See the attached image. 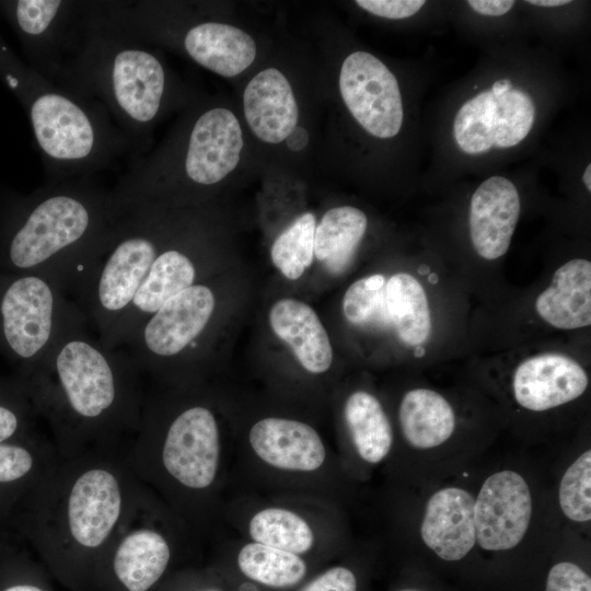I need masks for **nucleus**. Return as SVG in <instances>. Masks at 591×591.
<instances>
[{"label":"nucleus","mask_w":591,"mask_h":591,"mask_svg":"<svg viewBox=\"0 0 591 591\" xmlns=\"http://www.w3.org/2000/svg\"><path fill=\"white\" fill-rule=\"evenodd\" d=\"M398 420L405 440L418 450L441 445L455 428L452 406L441 394L429 389H414L403 396Z\"/></svg>","instance_id":"25"},{"label":"nucleus","mask_w":591,"mask_h":591,"mask_svg":"<svg viewBox=\"0 0 591 591\" xmlns=\"http://www.w3.org/2000/svg\"><path fill=\"white\" fill-rule=\"evenodd\" d=\"M39 417L16 381L0 376V443L39 434Z\"/></svg>","instance_id":"32"},{"label":"nucleus","mask_w":591,"mask_h":591,"mask_svg":"<svg viewBox=\"0 0 591 591\" xmlns=\"http://www.w3.org/2000/svg\"><path fill=\"white\" fill-rule=\"evenodd\" d=\"M197 538L147 487L100 560L91 591H157Z\"/></svg>","instance_id":"8"},{"label":"nucleus","mask_w":591,"mask_h":591,"mask_svg":"<svg viewBox=\"0 0 591 591\" xmlns=\"http://www.w3.org/2000/svg\"><path fill=\"white\" fill-rule=\"evenodd\" d=\"M520 216L514 184L502 176L485 179L474 192L470 206V235L477 254L488 260L503 256Z\"/></svg>","instance_id":"18"},{"label":"nucleus","mask_w":591,"mask_h":591,"mask_svg":"<svg viewBox=\"0 0 591 591\" xmlns=\"http://www.w3.org/2000/svg\"><path fill=\"white\" fill-rule=\"evenodd\" d=\"M123 455L138 480L196 538L215 532L232 482L234 453L209 405L146 397L139 430Z\"/></svg>","instance_id":"3"},{"label":"nucleus","mask_w":591,"mask_h":591,"mask_svg":"<svg viewBox=\"0 0 591 591\" xmlns=\"http://www.w3.org/2000/svg\"><path fill=\"white\" fill-rule=\"evenodd\" d=\"M363 10L391 20L406 19L417 13L425 4L420 0H358Z\"/></svg>","instance_id":"37"},{"label":"nucleus","mask_w":591,"mask_h":591,"mask_svg":"<svg viewBox=\"0 0 591 591\" xmlns=\"http://www.w3.org/2000/svg\"><path fill=\"white\" fill-rule=\"evenodd\" d=\"M538 315L559 329L591 324V263L575 258L560 266L535 301Z\"/></svg>","instance_id":"24"},{"label":"nucleus","mask_w":591,"mask_h":591,"mask_svg":"<svg viewBox=\"0 0 591 591\" xmlns=\"http://www.w3.org/2000/svg\"><path fill=\"white\" fill-rule=\"evenodd\" d=\"M355 572L346 566H333L322 571L298 591H357Z\"/></svg>","instance_id":"36"},{"label":"nucleus","mask_w":591,"mask_h":591,"mask_svg":"<svg viewBox=\"0 0 591 591\" xmlns=\"http://www.w3.org/2000/svg\"><path fill=\"white\" fill-rule=\"evenodd\" d=\"M227 500L222 520L244 540L306 557L327 542L325 500L293 495L241 494Z\"/></svg>","instance_id":"10"},{"label":"nucleus","mask_w":591,"mask_h":591,"mask_svg":"<svg viewBox=\"0 0 591 591\" xmlns=\"http://www.w3.org/2000/svg\"><path fill=\"white\" fill-rule=\"evenodd\" d=\"M16 542L0 561V591H56L46 568L34 560Z\"/></svg>","instance_id":"33"},{"label":"nucleus","mask_w":591,"mask_h":591,"mask_svg":"<svg viewBox=\"0 0 591 591\" xmlns=\"http://www.w3.org/2000/svg\"><path fill=\"white\" fill-rule=\"evenodd\" d=\"M182 45L195 62L225 78L243 72L256 57L255 42L247 33L220 22L190 26Z\"/></svg>","instance_id":"23"},{"label":"nucleus","mask_w":591,"mask_h":591,"mask_svg":"<svg viewBox=\"0 0 591 591\" xmlns=\"http://www.w3.org/2000/svg\"><path fill=\"white\" fill-rule=\"evenodd\" d=\"M141 371L123 349L104 346L86 323L66 333L31 370L13 374L61 459L124 453L144 405Z\"/></svg>","instance_id":"2"},{"label":"nucleus","mask_w":591,"mask_h":591,"mask_svg":"<svg viewBox=\"0 0 591 591\" xmlns=\"http://www.w3.org/2000/svg\"><path fill=\"white\" fill-rule=\"evenodd\" d=\"M217 305L213 290L194 283L167 300L132 335L124 348L140 371L157 373L169 360L199 346Z\"/></svg>","instance_id":"12"},{"label":"nucleus","mask_w":591,"mask_h":591,"mask_svg":"<svg viewBox=\"0 0 591 591\" xmlns=\"http://www.w3.org/2000/svg\"><path fill=\"white\" fill-rule=\"evenodd\" d=\"M591 451H584L565 472L558 490L564 514L575 522L591 519Z\"/></svg>","instance_id":"34"},{"label":"nucleus","mask_w":591,"mask_h":591,"mask_svg":"<svg viewBox=\"0 0 591 591\" xmlns=\"http://www.w3.org/2000/svg\"><path fill=\"white\" fill-rule=\"evenodd\" d=\"M235 564L247 579L273 589H290L308 575L305 557L248 540L239 541Z\"/></svg>","instance_id":"29"},{"label":"nucleus","mask_w":591,"mask_h":591,"mask_svg":"<svg viewBox=\"0 0 591 591\" xmlns=\"http://www.w3.org/2000/svg\"><path fill=\"white\" fill-rule=\"evenodd\" d=\"M315 217L302 213L275 240L270 256L274 265L288 279H299L313 262Z\"/></svg>","instance_id":"30"},{"label":"nucleus","mask_w":591,"mask_h":591,"mask_svg":"<svg viewBox=\"0 0 591 591\" xmlns=\"http://www.w3.org/2000/svg\"><path fill=\"white\" fill-rule=\"evenodd\" d=\"M591 164H588L587 165V169L583 173V176H582V179H583V183L587 187V189L590 192L591 190Z\"/></svg>","instance_id":"41"},{"label":"nucleus","mask_w":591,"mask_h":591,"mask_svg":"<svg viewBox=\"0 0 591 591\" xmlns=\"http://www.w3.org/2000/svg\"><path fill=\"white\" fill-rule=\"evenodd\" d=\"M367 227V216L356 207L329 209L315 227V257L329 273L343 274L351 264Z\"/></svg>","instance_id":"27"},{"label":"nucleus","mask_w":591,"mask_h":591,"mask_svg":"<svg viewBox=\"0 0 591 591\" xmlns=\"http://www.w3.org/2000/svg\"><path fill=\"white\" fill-rule=\"evenodd\" d=\"M121 215L90 177L10 193L0 201V270L44 276L68 294Z\"/></svg>","instance_id":"4"},{"label":"nucleus","mask_w":591,"mask_h":591,"mask_svg":"<svg viewBox=\"0 0 591 591\" xmlns=\"http://www.w3.org/2000/svg\"><path fill=\"white\" fill-rule=\"evenodd\" d=\"M535 106L531 96L519 89L497 95L483 91L465 102L455 115L453 136L467 154L485 153L491 148L519 144L531 131Z\"/></svg>","instance_id":"13"},{"label":"nucleus","mask_w":591,"mask_h":591,"mask_svg":"<svg viewBox=\"0 0 591 591\" xmlns=\"http://www.w3.org/2000/svg\"><path fill=\"white\" fill-rule=\"evenodd\" d=\"M473 496L459 487L436 491L427 501L420 526L424 543L441 559H463L476 543Z\"/></svg>","instance_id":"19"},{"label":"nucleus","mask_w":591,"mask_h":591,"mask_svg":"<svg viewBox=\"0 0 591 591\" xmlns=\"http://www.w3.org/2000/svg\"><path fill=\"white\" fill-rule=\"evenodd\" d=\"M339 90L354 118L376 138L396 136L403 124L398 82L390 69L367 51H355L344 60Z\"/></svg>","instance_id":"14"},{"label":"nucleus","mask_w":591,"mask_h":591,"mask_svg":"<svg viewBox=\"0 0 591 591\" xmlns=\"http://www.w3.org/2000/svg\"><path fill=\"white\" fill-rule=\"evenodd\" d=\"M243 445L234 452L232 476L240 470L247 493L326 500L333 455L310 424L264 417L251 425Z\"/></svg>","instance_id":"7"},{"label":"nucleus","mask_w":591,"mask_h":591,"mask_svg":"<svg viewBox=\"0 0 591 591\" xmlns=\"http://www.w3.org/2000/svg\"><path fill=\"white\" fill-rule=\"evenodd\" d=\"M532 517L526 480L514 471H500L482 485L474 501L476 543L485 551H508L524 537Z\"/></svg>","instance_id":"15"},{"label":"nucleus","mask_w":591,"mask_h":591,"mask_svg":"<svg viewBox=\"0 0 591 591\" xmlns=\"http://www.w3.org/2000/svg\"><path fill=\"white\" fill-rule=\"evenodd\" d=\"M309 141V134L303 127L297 126L286 138L287 147L292 151H301Z\"/></svg>","instance_id":"39"},{"label":"nucleus","mask_w":591,"mask_h":591,"mask_svg":"<svg viewBox=\"0 0 591 591\" xmlns=\"http://www.w3.org/2000/svg\"><path fill=\"white\" fill-rule=\"evenodd\" d=\"M84 323L59 283L0 270V355L15 366L14 374L31 370L66 333Z\"/></svg>","instance_id":"9"},{"label":"nucleus","mask_w":591,"mask_h":591,"mask_svg":"<svg viewBox=\"0 0 591 591\" xmlns=\"http://www.w3.org/2000/svg\"><path fill=\"white\" fill-rule=\"evenodd\" d=\"M386 281L375 274L355 281L345 292L343 312L354 325L384 326L391 324L385 300Z\"/></svg>","instance_id":"31"},{"label":"nucleus","mask_w":591,"mask_h":591,"mask_svg":"<svg viewBox=\"0 0 591 591\" xmlns=\"http://www.w3.org/2000/svg\"><path fill=\"white\" fill-rule=\"evenodd\" d=\"M588 383L587 372L576 360L547 352L530 357L518 366L512 389L520 406L543 412L580 397Z\"/></svg>","instance_id":"17"},{"label":"nucleus","mask_w":591,"mask_h":591,"mask_svg":"<svg viewBox=\"0 0 591 591\" xmlns=\"http://www.w3.org/2000/svg\"><path fill=\"white\" fill-rule=\"evenodd\" d=\"M144 491L123 453L59 457L7 526L62 588L91 591L100 560Z\"/></svg>","instance_id":"1"},{"label":"nucleus","mask_w":591,"mask_h":591,"mask_svg":"<svg viewBox=\"0 0 591 591\" xmlns=\"http://www.w3.org/2000/svg\"><path fill=\"white\" fill-rule=\"evenodd\" d=\"M467 4L477 13L499 16L508 13L514 4L512 0H470Z\"/></svg>","instance_id":"38"},{"label":"nucleus","mask_w":591,"mask_h":591,"mask_svg":"<svg viewBox=\"0 0 591 591\" xmlns=\"http://www.w3.org/2000/svg\"><path fill=\"white\" fill-rule=\"evenodd\" d=\"M242 148V129L234 114L224 107L206 109L190 126L181 174L198 187L215 185L236 167Z\"/></svg>","instance_id":"16"},{"label":"nucleus","mask_w":591,"mask_h":591,"mask_svg":"<svg viewBox=\"0 0 591 591\" xmlns=\"http://www.w3.org/2000/svg\"><path fill=\"white\" fill-rule=\"evenodd\" d=\"M274 333L293 351L300 364L310 373L326 372L333 361L328 335L316 312L296 299L278 300L269 311Z\"/></svg>","instance_id":"22"},{"label":"nucleus","mask_w":591,"mask_h":591,"mask_svg":"<svg viewBox=\"0 0 591 591\" xmlns=\"http://www.w3.org/2000/svg\"><path fill=\"white\" fill-rule=\"evenodd\" d=\"M83 25L63 86L100 102L134 149L159 118L167 74L161 59L140 40L101 19L82 1Z\"/></svg>","instance_id":"6"},{"label":"nucleus","mask_w":591,"mask_h":591,"mask_svg":"<svg viewBox=\"0 0 591 591\" xmlns=\"http://www.w3.org/2000/svg\"><path fill=\"white\" fill-rule=\"evenodd\" d=\"M186 591H223V590L213 586H197V587H192Z\"/></svg>","instance_id":"42"},{"label":"nucleus","mask_w":591,"mask_h":591,"mask_svg":"<svg viewBox=\"0 0 591 591\" xmlns=\"http://www.w3.org/2000/svg\"><path fill=\"white\" fill-rule=\"evenodd\" d=\"M398 591H420V590H417V589H402V590H398Z\"/></svg>","instance_id":"43"},{"label":"nucleus","mask_w":591,"mask_h":591,"mask_svg":"<svg viewBox=\"0 0 591 591\" xmlns=\"http://www.w3.org/2000/svg\"><path fill=\"white\" fill-rule=\"evenodd\" d=\"M343 415L360 461L370 465L383 462L392 450L394 437L381 402L369 392H352L345 401Z\"/></svg>","instance_id":"26"},{"label":"nucleus","mask_w":591,"mask_h":591,"mask_svg":"<svg viewBox=\"0 0 591 591\" xmlns=\"http://www.w3.org/2000/svg\"><path fill=\"white\" fill-rule=\"evenodd\" d=\"M386 310L399 339L409 346H420L430 335L431 316L427 294L412 275H393L385 287Z\"/></svg>","instance_id":"28"},{"label":"nucleus","mask_w":591,"mask_h":591,"mask_svg":"<svg viewBox=\"0 0 591 591\" xmlns=\"http://www.w3.org/2000/svg\"><path fill=\"white\" fill-rule=\"evenodd\" d=\"M545 591H591V578L578 565L560 561L549 569Z\"/></svg>","instance_id":"35"},{"label":"nucleus","mask_w":591,"mask_h":591,"mask_svg":"<svg viewBox=\"0 0 591 591\" xmlns=\"http://www.w3.org/2000/svg\"><path fill=\"white\" fill-rule=\"evenodd\" d=\"M0 15L16 35L24 61L63 86L82 32V1L4 0Z\"/></svg>","instance_id":"11"},{"label":"nucleus","mask_w":591,"mask_h":591,"mask_svg":"<svg viewBox=\"0 0 591 591\" xmlns=\"http://www.w3.org/2000/svg\"><path fill=\"white\" fill-rule=\"evenodd\" d=\"M526 2L538 7H559L570 3L568 0H529Z\"/></svg>","instance_id":"40"},{"label":"nucleus","mask_w":591,"mask_h":591,"mask_svg":"<svg viewBox=\"0 0 591 591\" xmlns=\"http://www.w3.org/2000/svg\"><path fill=\"white\" fill-rule=\"evenodd\" d=\"M243 106L250 128L265 142H282L298 125L299 111L292 88L276 68L260 71L248 82Z\"/></svg>","instance_id":"21"},{"label":"nucleus","mask_w":591,"mask_h":591,"mask_svg":"<svg viewBox=\"0 0 591 591\" xmlns=\"http://www.w3.org/2000/svg\"><path fill=\"white\" fill-rule=\"evenodd\" d=\"M58 460L50 438L42 433L0 443V525H8Z\"/></svg>","instance_id":"20"},{"label":"nucleus","mask_w":591,"mask_h":591,"mask_svg":"<svg viewBox=\"0 0 591 591\" xmlns=\"http://www.w3.org/2000/svg\"><path fill=\"white\" fill-rule=\"evenodd\" d=\"M0 81L23 107L50 182L90 177L134 149L100 102L39 74L1 33Z\"/></svg>","instance_id":"5"}]
</instances>
